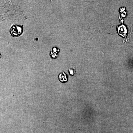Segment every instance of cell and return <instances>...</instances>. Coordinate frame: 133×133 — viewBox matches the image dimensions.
I'll list each match as a JSON object with an SVG mask.
<instances>
[{
	"label": "cell",
	"instance_id": "obj_1",
	"mask_svg": "<svg viewBox=\"0 0 133 133\" xmlns=\"http://www.w3.org/2000/svg\"><path fill=\"white\" fill-rule=\"evenodd\" d=\"M10 31L13 36H19L22 33V28L20 26H13L12 27Z\"/></svg>",
	"mask_w": 133,
	"mask_h": 133
},
{
	"label": "cell",
	"instance_id": "obj_2",
	"mask_svg": "<svg viewBox=\"0 0 133 133\" xmlns=\"http://www.w3.org/2000/svg\"><path fill=\"white\" fill-rule=\"evenodd\" d=\"M58 80L62 82H65L67 81V75L64 72H62L59 74L58 77Z\"/></svg>",
	"mask_w": 133,
	"mask_h": 133
},
{
	"label": "cell",
	"instance_id": "obj_4",
	"mask_svg": "<svg viewBox=\"0 0 133 133\" xmlns=\"http://www.w3.org/2000/svg\"><path fill=\"white\" fill-rule=\"evenodd\" d=\"M68 71H69V73H70V74L72 75H73L74 73L73 70H72V69H70V70H68Z\"/></svg>",
	"mask_w": 133,
	"mask_h": 133
},
{
	"label": "cell",
	"instance_id": "obj_3",
	"mask_svg": "<svg viewBox=\"0 0 133 133\" xmlns=\"http://www.w3.org/2000/svg\"><path fill=\"white\" fill-rule=\"evenodd\" d=\"M58 53V50L57 49V48L55 47H54L53 49L52 50V51H51V54H52V56L53 57H55H55L57 56V54Z\"/></svg>",
	"mask_w": 133,
	"mask_h": 133
}]
</instances>
